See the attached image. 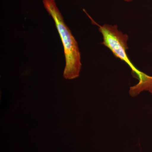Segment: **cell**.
Returning a JSON list of instances; mask_svg holds the SVG:
<instances>
[{"label": "cell", "mask_w": 152, "mask_h": 152, "mask_svg": "<svg viewBox=\"0 0 152 152\" xmlns=\"http://www.w3.org/2000/svg\"><path fill=\"white\" fill-rule=\"evenodd\" d=\"M42 1L45 9L54 21L62 42L66 58L63 76L68 80L75 79L80 75L82 66L81 54L77 42L66 24L56 0H42Z\"/></svg>", "instance_id": "2"}, {"label": "cell", "mask_w": 152, "mask_h": 152, "mask_svg": "<svg viewBox=\"0 0 152 152\" xmlns=\"http://www.w3.org/2000/svg\"><path fill=\"white\" fill-rule=\"evenodd\" d=\"M124 1H125L129 2L131 1H133V0H124Z\"/></svg>", "instance_id": "3"}, {"label": "cell", "mask_w": 152, "mask_h": 152, "mask_svg": "<svg viewBox=\"0 0 152 152\" xmlns=\"http://www.w3.org/2000/svg\"><path fill=\"white\" fill-rule=\"evenodd\" d=\"M94 23L99 26V30L103 36L102 44L110 49L115 57L125 62L134 74V77L139 80L138 83L131 87L130 94L132 96L138 95L143 91H148L152 94V77L139 70L129 59L126 51L129 48V37L118 28L117 25L104 24L100 26L91 19Z\"/></svg>", "instance_id": "1"}]
</instances>
